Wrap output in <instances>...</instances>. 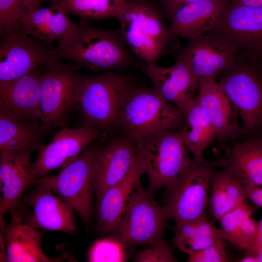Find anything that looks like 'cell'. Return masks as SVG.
Here are the masks:
<instances>
[{
	"label": "cell",
	"instance_id": "ffe728a7",
	"mask_svg": "<svg viewBox=\"0 0 262 262\" xmlns=\"http://www.w3.org/2000/svg\"><path fill=\"white\" fill-rule=\"evenodd\" d=\"M228 0H200L186 4L172 15L167 28L169 41L176 37L190 40L212 32L218 23Z\"/></svg>",
	"mask_w": 262,
	"mask_h": 262
},
{
	"label": "cell",
	"instance_id": "e575fe53",
	"mask_svg": "<svg viewBox=\"0 0 262 262\" xmlns=\"http://www.w3.org/2000/svg\"><path fill=\"white\" fill-rule=\"evenodd\" d=\"M224 239L190 255L189 262H226L229 261Z\"/></svg>",
	"mask_w": 262,
	"mask_h": 262
},
{
	"label": "cell",
	"instance_id": "7c38bea8",
	"mask_svg": "<svg viewBox=\"0 0 262 262\" xmlns=\"http://www.w3.org/2000/svg\"><path fill=\"white\" fill-rule=\"evenodd\" d=\"M238 47L225 38L210 32L188 40L177 57L185 61L199 82L216 79L243 58Z\"/></svg>",
	"mask_w": 262,
	"mask_h": 262
},
{
	"label": "cell",
	"instance_id": "8992f818",
	"mask_svg": "<svg viewBox=\"0 0 262 262\" xmlns=\"http://www.w3.org/2000/svg\"><path fill=\"white\" fill-rule=\"evenodd\" d=\"M222 73L219 83L241 117L243 135L262 138V66L243 57Z\"/></svg>",
	"mask_w": 262,
	"mask_h": 262
},
{
	"label": "cell",
	"instance_id": "7402d4cb",
	"mask_svg": "<svg viewBox=\"0 0 262 262\" xmlns=\"http://www.w3.org/2000/svg\"><path fill=\"white\" fill-rule=\"evenodd\" d=\"M144 172L135 157L127 175L98 198V226L103 234L112 233L125 212L130 197L140 183Z\"/></svg>",
	"mask_w": 262,
	"mask_h": 262
},
{
	"label": "cell",
	"instance_id": "6da1fadb",
	"mask_svg": "<svg viewBox=\"0 0 262 262\" xmlns=\"http://www.w3.org/2000/svg\"><path fill=\"white\" fill-rule=\"evenodd\" d=\"M56 50L60 58L93 71L123 70L139 61L128 49L119 30L96 27L84 18L59 40Z\"/></svg>",
	"mask_w": 262,
	"mask_h": 262
},
{
	"label": "cell",
	"instance_id": "ac0fdd59",
	"mask_svg": "<svg viewBox=\"0 0 262 262\" xmlns=\"http://www.w3.org/2000/svg\"><path fill=\"white\" fill-rule=\"evenodd\" d=\"M36 185L26 201L33 212L24 222L37 229L75 235L77 228L72 207L49 189Z\"/></svg>",
	"mask_w": 262,
	"mask_h": 262
},
{
	"label": "cell",
	"instance_id": "d590c367",
	"mask_svg": "<svg viewBox=\"0 0 262 262\" xmlns=\"http://www.w3.org/2000/svg\"><path fill=\"white\" fill-rule=\"evenodd\" d=\"M262 250V218L258 222L257 229L254 239L246 255L257 256Z\"/></svg>",
	"mask_w": 262,
	"mask_h": 262
},
{
	"label": "cell",
	"instance_id": "e0dca14e",
	"mask_svg": "<svg viewBox=\"0 0 262 262\" xmlns=\"http://www.w3.org/2000/svg\"><path fill=\"white\" fill-rule=\"evenodd\" d=\"M94 156L93 185L98 199L129 173L135 159V145L123 135L94 147Z\"/></svg>",
	"mask_w": 262,
	"mask_h": 262
},
{
	"label": "cell",
	"instance_id": "5b68a950",
	"mask_svg": "<svg viewBox=\"0 0 262 262\" xmlns=\"http://www.w3.org/2000/svg\"><path fill=\"white\" fill-rule=\"evenodd\" d=\"M131 52L147 64H157L167 42V28L159 11L146 0H126L116 18Z\"/></svg>",
	"mask_w": 262,
	"mask_h": 262
},
{
	"label": "cell",
	"instance_id": "60d3db41",
	"mask_svg": "<svg viewBox=\"0 0 262 262\" xmlns=\"http://www.w3.org/2000/svg\"><path fill=\"white\" fill-rule=\"evenodd\" d=\"M241 262H259L257 256L246 255L245 257L240 260Z\"/></svg>",
	"mask_w": 262,
	"mask_h": 262
},
{
	"label": "cell",
	"instance_id": "3957f363",
	"mask_svg": "<svg viewBox=\"0 0 262 262\" xmlns=\"http://www.w3.org/2000/svg\"><path fill=\"white\" fill-rule=\"evenodd\" d=\"M133 84L131 78L122 73L82 77L78 103L84 125L104 131L116 128L121 107Z\"/></svg>",
	"mask_w": 262,
	"mask_h": 262
},
{
	"label": "cell",
	"instance_id": "f35d334b",
	"mask_svg": "<svg viewBox=\"0 0 262 262\" xmlns=\"http://www.w3.org/2000/svg\"><path fill=\"white\" fill-rule=\"evenodd\" d=\"M234 3L250 7L262 8V0H228Z\"/></svg>",
	"mask_w": 262,
	"mask_h": 262
},
{
	"label": "cell",
	"instance_id": "9c48e42d",
	"mask_svg": "<svg viewBox=\"0 0 262 262\" xmlns=\"http://www.w3.org/2000/svg\"><path fill=\"white\" fill-rule=\"evenodd\" d=\"M55 59L48 63L40 80L39 107L42 123L49 128L62 127L78 102L82 76L80 66Z\"/></svg>",
	"mask_w": 262,
	"mask_h": 262
},
{
	"label": "cell",
	"instance_id": "4dcf8cb0",
	"mask_svg": "<svg viewBox=\"0 0 262 262\" xmlns=\"http://www.w3.org/2000/svg\"><path fill=\"white\" fill-rule=\"evenodd\" d=\"M126 0H51V5L62 7L70 13L86 19L114 18Z\"/></svg>",
	"mask_w": 262,
	"mask_h": 262
},
{
	"label": "cell",
	"instance_id": "4fadbf2b",
	"mask_svg": "<svg viewBox=\"0 0 262 262\" xmlns=\"http://www.w3.org/2000/svg\"><path fill=\"white\" fill-rule=\"evenodd\" d=\"M48 45L21 31L3 38L0 44V83L17 79L60 58L56 48Z\"/></svg>",
	"mask_w": 262,
	"mask_h": 262
},
{
	"label": "cell",
	"instance_id": "603a6c76",
	"mask_svg": "<svg viewBox=\"0 0 262 262\" xmlns=\"http://www.w3.org/2000/svg\"><path fill=\"white\" fill-rule=\"evenodd\" d=\"M7 262H58L65 259L67 255L57 258L47 256L42 247L41 235L37 229L26 224L16 216L3 227Z\"/></svg>",
	"mask_w": 262,
	"mask_h": 262
},
{
	"label": "cell",
	"instance_id": "d6a6232c",
	"mask_svg": "<svg viewBox=\"0 0 262 262\" xmlns=\"http://www.w3.org/2000/svg\"><path fill=\"white\" fill-rule=\"evenodd\" d=\"M26 12L20 0H0V33L3 38L21 30Z\"/></svg>",
	"mask_w": 262,
	"mask_h": 262
},
{
	"label": "cell",
	"instance_id": "9a60e30c",
	"mask_svg": "<svg viewBox=\"0 0 262 262\" xmlns=\"http://www.w3.org/2000/svg\"><path fill=\"white\" fill-rule=\"evenodd\" d=\"M42 66L15 80L0 83V116L42 123L39 107Z\"/></svg>",
	"mask_w": 262,
	"mask_h": 262
},
{
	"label": "cell",
	"instance_id": "277c9868",
	"mask_svg": "<svg viewBox=\"0 0 262 262\" xmlns=\"http://www.w3.org/2000/svg\"><path fill=\"white\" fill-rule=\"evenodd\" d=\"M136 161L148 178L152 194L173 183L191 162L189 150L178 131L168 130L141 139L135 144Z\"/></svg>",
	"mask_w": 262,
	"mask_h": 262
},
{
	"label": "cell",
	"instance_id": "2e32d148",
	"mask_svg": "<svg viewBox=\"0 0 262 262\" xmlns=\"http://www.w3.org/2000/svg\"><path fill=\"white\" fill-rule=\"evenodd\" d=\"M140 68L150 80L153 88L182 113L195 97L198 79L181 59L177 57L175 63L168 67L144 64Z\"/></svg>",
	"mask_w": 262,
	"mask_h": 262
},
{
	"label": "cell",
	"instance_id": "74e56055",
	"mask_svg": "<svg viewBox=\"0 0 262 262\" xmlns=\"http://www.w3.org/2000/svg\"><path fill=\"white\" fill-rule=\"evenodd\" d=\"M165 6L168 14L172 16L180 7L200 0H160Z\"/></svg>",
	"mask_w": 262,
	"mask_h": 262
},
{
	"label": "cell",
	"instance_id": "4316f807",
	"mask_svg": "<svg viewBox=\"0 0 262 262\" xmlns=\"http://www.w3.org/2000/svg\"><path fill=\"white\" fill-rule=\"evenodd\" d=\"M210 190L208 206L212 215L218 221L246 199L242 181L226 169L214 170L210 181Z\"/></svg>",
	"mask_w": 262,
	"mask_h": 262
},
{
	"label": "cell",
	"instance_id": "5bb4252c",
	"mask_svg": "<svg viewBox=\"0 0 262 262\" xmlns=\"http://www.w3.org/2000/svg\"><path fill=\"white\" fill-rule=\"evenodd\" d=\"M100 130L89 125L70 129L62 128L51 142L39 151L35 161L32 164L34 179L45 176L53 170L62 167L81 153L99 137Z\"/></svg>",
	"mask_w": 262,
	"mask_h": 262
},
{
	"label": "cell",
	"instance_id": "1f68e13d",
	"mask_svg": "<svg viewBox=\"0 0 262 262\" xmlns=\"http://www.w3.org/2000/svg\"><path fill=\"white\" fill-rule=\"evenodd\" d=\"M125 245L115 237L95 241L90 248L87 261L90 262H121L127 260Z\"/></svg>",
	"mask_w": 262,
	"mask_h": 262
},
{
	"label": "cell",
	"instance_id": "8d00e7d4",
	"mask_svg": "<svg viewBox=\"0 0 262 262\" xmlns=\"http://www.w3.org/2000/svg\"><path fill=\"white\" fill-rule=\"evenodd\" d=\"M244 187L246 198L250 199L255 205L262 208V185H244Z\"/></svg>",
	"mask_w": 262,
	"mask_h": 262
},
{
	"label": "cell",
	"instance_id": "836d02e7",
	"mask_svg": "<svg viewBox=\"0 0 262 262\" xmlns=\"http://www.w3.org/2000/svg\"><path fill=\"white\" fill-rule=\"evenodd\" d=\"M150 246L137 252L134 259L137 262H175L173 249L164 237L152 242Z\"/></svg>",
	"mask_w": 262,
	"mask_h": 262
},
{
	"label": "cell",
	"instance_id": "484cf974",
	"mask_svg": "<svg viewBox=\"0 0 262 262\" xmlns=\"http://www.w3.org/2000/svg\"><path fill=\"white\" fill-rule=\"evenodd\" d=\"M226 169L246 186L262 185V138L235 144L225 161Z\"/></svg>",
	"mask_w": 262,
	"mask_h": 262
},
{
	"label": "cell",
	"instance_id": "d4e9b609",
	"mask_svg": "<svg viewBox=\"0 0 262 262\" xmlns=\"http://www.w3.org/2000/svg\"><path fill=\"white\" fill-rule=\"evenodd\" d=\"M49 128L42 123L0 116V150L14 152L39 151Z\"/></svg>",
	"mask_w": 262,
	"mask_h": 262
},
{
	"label": "cell",
	"instance_id": "ba28073f",
	"mask_svg": "<svg viewBox=\"0 0 262 262\" xmlns=\"http://www.w3.org/2000/svg\"><path fill=\"white\" fill-rule=\"evenodd\" d=\"M94 147L85 148L56 174L38 177L33 184L45 186L68 203L88 225L93 212Z\"/></svg>",
	"mask_w": 262,
	"mask_h": 262
},
{
	"label": "cell",
	"instance_id": "f1b7e54d",
	"mask_svg": "<svg viewBox=\"0 0 262 262\" xmlns=\"http://www.w3.org/2000/svg\"><path fill=\"white\" fill-rule=\"evenodd\" d=\"M221 239L223 238L220 229L216 228L205 216L176 224L173 242L177 248L188 256Z\"/></svg>",
	"mask_w": 262,
	"mask_h": 262
},
{
	"label": "cell",
	"instance_id": "cb8c5ba5",
	"mask_svg": "<svg viewBox=\"0 0 262 262\" xmlns=\"http://www.w3.org/2000/svg\"><path fill=\"white\" fill-rule=\"evenodd\" d=\"M67 13L61 6L51 5L26 11L21 31L46 44L61 40L74 26Z\"/></svg>",
	"mask_w": 262,
	"mask_h": 262
},
{
	"label": "cell",
	"instance_id": "7a4b0ae2",
	"mask_svg": "<svg viewBox=\"0 0 262 262\" xmlns=\"http://www.w3.org/2000/svg\"><path fill=\"white\" fill-rule=\"evenodd\" d=\"M181 111L153 88L133 84L121 107L117 127L134 144L152 134L179 128Z\"/></svg>",
	"mask_w": 262,
	"mask_h": 262
},
{
	"label": "cell",
	"instance_id": "44dd1931",
	"mask_svg": "<svg viewBox=\"0 0 262 262\" xmlns=\"http://www.w3.org/2000/svg\"><path fill=\"white\" fill-rule=\"evenodd\" d=\"M32 164L30 152L0 151V216L16 206L26 188L33 184Z\"/></svg>",
	"mask_w": 262,
	"mask_h": 262
},
{
	"label": "cell",
	"instance_id": "ab89813d",
	"mask_svg": "<svg viewBox=\"0 0 262 262\" xmlns=\"http://www.w3.org/2000/svg\"><path fill=\"white\" fill-rule=\"evenodd\" d=\"M26 8V11L33 10L40 8L43 0H20Z\"/></svg>",
	"mask_w": 262,
	"mask_h": 262
},
{
	"label": "cell",
	"instance_id": "83f0119b",
	"mask_svg": "<svg viewBox=\"0 0 262 262\" xmlns=\"http://www.w3.org/2000/svg\"><path fill=\"white\" fill-rule=\"evenodd\" d=\"M183 121L178 130L188 149L195 157L203 156L216 137L210 120L195 96L182 112Z\"/></svg>",
	"mask_w": 262,
	"mask_h": 262
},
{
	"label": "cell",
	"instance_id": "b9f144b4",
	"mask_svg": "<svg viewBox=\"0 0 262 262\" xmlns=\"http://www.w3.org/2000/svg\"><path fill=\"white\" fill-rule=\"evenodd\" d=\"M257 256L259 259V262H262V250L260 251Z\"/></svg>",
	"mask_w": 262,
	"mask_h": 262
},
{
	"label": "cell",
	"instance_id": "52a82bcc",
	"mask_svg": "<svg viewBox=\"0 0 262 262\" xmlns=\"http://www.w3.org/2000/svg\"><path fill=\"white\" fill-rule=\"evenodd\" d=\"M224 164L194 156L184 171L166 188L164 207L176 224L206 216L212 174L217 166Z\"/></svg>",
	"mask_w": 262,
	"mask_h": 262
},
{
	"label": "cell",
	"instance_id": "8fae6325",
	"mask_svg": "<svg viewBox=\"0 0 262 262\" xmlns=\"http://www.w3.org/2000/svg\"><path fill=\"white\" fill-rule=\"evenodd\" d=\"M212 32L236 45L243 57L262 66V8L228 0Z\"/></svg>",
	"mask_w": 262,
	"mask_h": 262
},
{
	"label": "cell",
	"instance_id": "30bf717a",
	"mask_svg": "<svg viewBox=\"0 0 262 262\" xmlns=\"http://www.w3.org/2000/svg\"><path fill=\"white\" fill-rule=\"evenodd\" d=\"M165 207L139 183L129 198L125 212L112 233L126 245L149 244L163 237L167 220Z\"/></svg>",
	"mask_w": 262,
	"mask_h": 262
},
{
	"label": "cell",
	"instance_id": "f546056e",
	"mask_svg": "<svg viewBox=\"0 0 262 262\" xmlns=\"http://www.w3.org/2000/svg\"><path fill=\"white\" fill-rule=\"evenodd\" d=\"M252 209L246 201L228 212L219 220L224 240L246 251L255 237L258 222L251 218Z\"/></svg>",
	"mask_w": 262,
	"mask_h": 262
},
{
	"label": "cell",
	"instance_id": "d6986e66",
	"mask_svg": "<svg viewBox=\"0 0 262 262\" xmlns=\"http://www.w3.org/2000/svg\"><path fill=\"white\" fill-rule=\"evenodd\" d=\"M197 98L211 122L219 141L227 142L243 135L238 112L216 79L199 82Z\"/></svg>",
	"mask_w": 262,
	"mask_h": 262
}]
</instances>
